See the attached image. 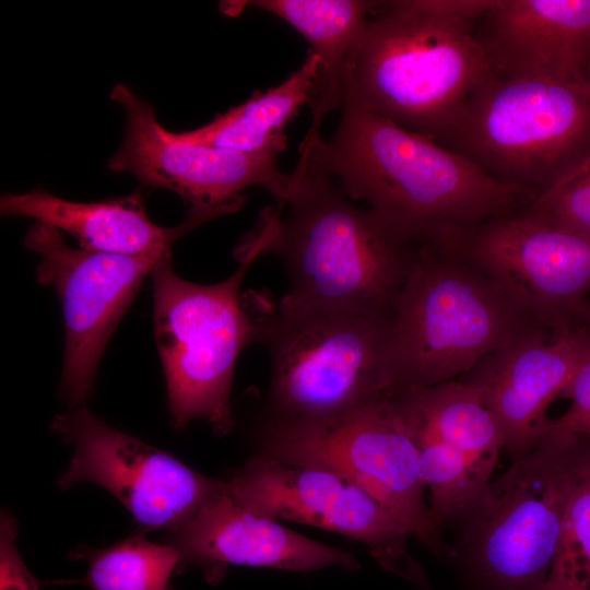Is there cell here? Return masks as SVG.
<instances>
[{"label": "cell", "mask_w": 590, "mask_h": 590, "mask_svg": "<svg viewBox=\"0 0 590 590\" xmlns=\"http://www.w3.org/2000/svg\"><path fill=\"white\" fill-rule=\"evenodd\" d=\"M473 35L497 79L590 91V0H494Z\"/></svg>", "instance_id": "obj_15"}, {"label": "cell", "mask_w": 590, "mask_h": 590, "mask_svg": "<svg viewBox=\"0 0 590 590\" xmlns=\"http://www.w3.org/2000/svg\"><path fill=\"white\" fill-rule=\"evenodd\" d=\"M396 390L332 415L268 425L267 451L345 476L449 563L451 546L425 503L417 445Z\"/></svg>", "instance_id": "obj_9"}, {"label": "cell", "mask_w": 590, "mask_h": 590, "mask_svg": "<svg viewBox=\"0 0 590 590\" xmlns=\"http://www.w3.org/2000/svg\"><path fill=\"white\" fill-rule=\"evenodd\" d=\"M110 98L126 114L123 140L108 161L113 172L133 174L143 186L176 192L189 209L220 215L238 211L247 188L261 187L275 200L285 193L290 174L279 168V153L246 154L187 142L166 130L155 109L128 86L116 84Z\"/></svg>", "instance_id": "obj_13"}, {"label": "cell", "mask_w": 590, "mask_h": 590, "mask_svg": "<svg viewBox=\"0 0 590 590\" xmlns=\"http://www.w3.org/2000/svg\"><path fill=\"white\" fill-rule=\"evenodd\" d=\"M390 323L397 388L450 381L489 353L551 340L495 282L434 245L417 246Z\"/></svg>", "instance_id": "obj_5"}, {"label": "cell", "mask_w": 590, "mask_h": 590, "mask_svg": "<svg viewBox=\"0 0 590 590\" xmlns=\"http://www.w3.org/2000/svg\"><path fill=\"white\" fill-rule=\"evenodd\" d=\"M51 429L73 447V457L58 485H101L149 529L178 531L222 484L108 426L84 405L57 415Z\"/></svg>", "instance_id": "obj_12"}, {"label": "cell", "mask_w": 590, "mask_h": 590, "mask_svg": "<svg viewBox=\"0 0 590 590\" xmlns=\"http://www.w3.org/2000/svg\"><path fill=\"white\" fill-rule=\"evenodd\" d=\"M17 526L8 514L1 516L0 590H40V581L28 570L15 546Z\"/></svg>", "instance_id": "obj_26"}, {"label": "cell", "mask_w": 590, "mask_h": 590, "mask_svg": "<svg viewBox=\"0 0 590 590\" xmlns=\"http://www.w3.org/2000/svg\"><path fill=\"white\" fill-rule=\"evenodd\" d=\"M169 544L180 553L182 566H197L210 583H217L229 565L296 573L359 567L353 554L298 534L247 507L226 491L223 481L219 492L173 533Z\"/></svg>", "instance_id": "obj_17"}, {"label": "cell", "mask_w": 590, "mask_h": 590, "mask_svg": "<svg viewBox=\"0 0 590 590\" xmlns=\"http://www.w3.org/2000/svg\"><path fill=\"white\" fill-rule=\"evenodd\" d=\"M237 500L275 520L309 524L358 541L378 565L403 577L413 562L405 528L377 499L340 473L266 451L228 481Z\"/></svg>", "instance_id": "obj_14"}, {"label": "cell", "mask_w": 590, "mask_h": 590, "mask_svg": "<svg viewBox=\"0 0 590 590\" xmlns=\"http://www.w3.org/2000/svg\"><path fill=\"white\" fill-rule=\"evenodd\" d=\"M318 64L319 58L309 49L303 64L281 84L256 91L209 123L177 133L178 138L246 154H280L287 145L286 125L307 105Z\"/></svg>", "instance_id": "obj_21"}, {"label": "cell", "mask_w": 590, "mask_h": 590, "mask_svg": "<svg viewBox=\"0 0 590 590\" xmlns=\"http://www.w3.org/2000/svg\"><path fill=\"white\" fill-rule=\"evenodd\" d=\"M495 282L551 341L590 326V238L521 210L428 244Z\"/></svg>", "instance_id": "obj_10"}, {"label": "cell", "mask_w": 590, "mask_h": 590, "mask_svg": "<svg viewBox=\"0 0 590 590\" xmlns=\"http://www.w3.org/2000/svg\"><path fill=\"white\" fill-rule=\"evenodd\" d=\"M374 1L364 0H256L223 1L220 9L236 15L252 7L278 16L295 28L310 44L319 64L307 105L311 121L298 152H304L323 138L326 116L342 107L345 95V73L352 47L371 11Z\"/></svg>", "instance_id": "obj_19"}, {"label": "cell", "mask_w": 590, "mask_h": 590, "mask_svg": "<svg viewBox=\"0 0 590 590\" xmlns=\"http://www.w3.org/2000/svg\"><path fill=\"white\" fill-rule=\"evenodd\" d=\"M398 400L409 418L460 453L475 480L485 487L500 451L502 429L477 392L463 381L429 387L397 388Z\"/></svg>", "instance_id": "obj_20"}, {"label": "cell", "mask_w": 590, "mask_h": 590, "mask_svg": "<svg viewBox=\"0 0 590 590\" xmlns=\"http://www.w3.org/2000/svg\"><path fill=\"white\" fill-rule=\"evenodd\" d=\"M405 580L415 586L418 590H435L429 582L422 565L416 560L409 574L405 577Z\"/></svg>", "instance_id": "obj_27"}, {"label": "cell", "mask_w": 590, "mask_h": 590, "mask_svg": "<svg viewBox=\"0 0 590 590\" xmlns=\"http://www.w3.org/2000/svg\"><path fill=\"white\" fill-rule=\"evenodd\" d=\"M238 269L215 284L178 276L172 251L151 271L153 323L176 428L204 420L217 435L234 425L231 389L241 351L255 343V328L241 300V284L256 251H236Z\"/></svg>", "instance_id": "obj_8"}, {"label": "cell", "mask_w": 590, "mask_h": 590, "mask_svg": "<svg viewBox=\"0 0 590 590\" xmlns=\"http://www.w3.org/2000/svg\"><path fill=\"white\" fill-rule=\"evenodd\" d=\"M494 0L374 1L351 49L342 107L433 141L492 74L473 23Z\"/></svg>", "instance_id": "obj_2"}, {"label": "cell", "mask_w": 590, "mask_h": 590, "mask_svg": "<svg viewBox=\"0 0 590 590\" xmlns=\"http://www.w3.org/2000/svg\"><path fill=\"white\" fill-rule=\"evenodd\" d=\"M296 164L332 177L416 246L518 212L533 191L495 181L464 157L381 116L342 107L333 135Z\"/></svg>", "instance_id": "obj_1"}, {"label": "cell", "mask_w": 590, "mask_h": 590, "mask_svg": "<svg viewBox=\"0 0 590 590\" xmlns=\"http://www.w3.org/2000/svg\"><path fill=\"white\" fill-rule=\"evenodd\" d=\"M435 142L539 196L590 163V91L491 75Z\"/></svg>", "instance_id": "obj_7"}, {"label": "cell", "mask_w": 590, "mask_h": 590, "mask_svg": "<svg viewBox=\"0 0 590 590\" xmlns=\"http://www.w3.org/2000/svg\"><path fill=\"white\" fill-rule=\"evenodd\" d=\"M539 590H590V437L585 436L569 491L558 547Z\"/></svg>", "instance_id": "obj_23"}, {"label": "cell", "mask_w": 590, "mask_h": 590, "mask_svg": "<svg viewBox=\"0 0 590 590\" xmlns=\"http://www.w3.org/2000/svg\"><path fill=\"white\" fill-rule=\"evenodd\" d=\"M23 244L40 258L37 282L52 286L61 300L66 347L60 393L74 406L82 405L93 391L107 342L168 250L120 256L75 249L59 229L40 222L30 227Z\"/></svg>", "instance_id": "obj_11"}, {"label": "cell", "mask_w": 590, "mask_h": 590, "mask_svg": "<svg viewBox=\"0 0 590 590\" xmlns=\"http://www.w3.org/2000/svg\"><path fill=\"white\" fill-rule=\"evenodd\" d=\"M0 211L4 216H27L66 232L82 249L120 256L169 250L181 236L220 216L215 212L189 209L179 225L158 226L148 216L142 188L97 202L69 201L37 188L22 194H3Z\"/></svg>", "instance_id": "obj_18"}, {"label": "cell", "mask_w": 590, "mask_h": 590, "mask_svg": "<svg viewBox=\"0 0 590 590\" xmlns=\"http://www.w3.org/2000/svg\"><path fill=\"white\" fill-rule=\"evenodd\" d=\"M522 212L590 238V163L539 194Z\"/></svg>", "instance_id": "obj_24"}, {"label": "cell", "mask_w": 590, "mask_h": 590, "mask_svg": "<svg viewBox=\"0 0 590 590\" xmlns=\"http://www.w3.org/2000/svg\"><path fill=\"white\" fill-rule=\"evenodd\" d=\"M560 397L570 399L571 404L562 416L550 420L546 436L590 437V354L579 366Z\"/></svg>", "instance_id": "obj_25"}, {"label": "cell", "mask_w": 590, "mask_h": 590, "mask_svg": "<svg viewBox=\"0 0 590 590\" xmlns=\"http://www.w3.org/2000/svg\"><path fill=\"white\" fill-rule=\"evenodd\" d=\"M241 300L270 357L268 425L332 415L397 388L391 320L286 294L247 291Z\"/></svg>", "instance_id": "obj_4"}, {"label": "cell", "mask_w": 590, "mask_h": 590, "mask_svg": "<svg viewBox=\"0 0 590 590\" xmlns=\"http://www.w3.org/2000/svg\"><path fill=\"white\" fill-rule=\"evenodd\" d=\"M252 234L282 262L287 296L391 320L417 246L329 175L295 166Z\"/></svg>", "instance_id": "obj_3"}, {"label": "cell", "mask_w": 590, "mask_h": 590, "mask_svg": "<svg viewBox=\"0 0 590 590\" xmlns=\"http://www.w3.org/2000/svg\"><path fill=\"white\" fill-rule=\"evenodd\" d=\"M590 354V326L555 340H532L495 351L464 373L496 418L511 460L545 438L546 411Z\"/></svg>", "instance_id": "obj_16"}, {"label": "cell", "mask_w": 590, "mask_h": 590, "mask_svg": "<svg viewBox=\"0 0 590 590\" xmlns=\"http://www.w3.org/2000/svg\"><path fill=\"white\" fill-rule=\"evenodd\" d=\"M585 436L547 435L453 522L449 563L467 590H539L550 574Z\"/></svg>", "instance_id": "obj_6"}, {"label": "cell", "mask_w": 590, "mask_h": 590, "mask_svg": "<svg viewBox=\"0 0 590 590\" xmlns=\"http://www.w3.org/2000/svg\"><path fill=\"white\" fill-rule=\"evenodd\" d=\"M74 556L88 563L85 577L76 582L92 590H176L170 580L182 567L175 546L152 543L142 534Z\"/></svg>", "instance_id": "obj_22"}]
</instances>
